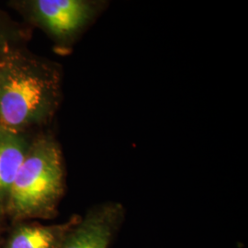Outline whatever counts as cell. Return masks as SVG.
<instances>
[{"label":"cell","instance_id":"cell-5","mask_svg":"<svg viewBox=\"0 0 248 248\" xmlns=\"http://www.w3.org/2000/svg\"><path fill=\"white\" fill-rule=\"evenodd\" d=\"M81 219L73 214L65 222L45 225L32 221L12 222L2 235L0 248H60Z\"/></svg>","mask_w":248,"mask_h":248},{"label":"cell","instance_id":"cell-4","mask_svg":"<svg viewBox=\"0 0 248 248\" xmlns=\"http://www.w3.org/2000/svg\"><path fill=\"white\" fill-rule=\"evenodd\" d=\"M125 217L126 210L120 202L95 204L81 216L60 248H110Z\"/></svg>","mask_w":248,"mask_h":248},{"label":"cell","instance_id":"cell-1","mask_svg":"<svg viewBox=\"0 0 248 248\" xmlns=\"http://www.w3.org/2000/svg\"><path fill=\"white\" fill-rule=\"evenodd\" d=\"M61 66L24 49L0 64V127L31 133L53 121L62 94Z\"/></svg>","mask_w":248,"mask_h":248},{"label":"cell","instance_id":"cell-8","mask_svg":"<svg viewBox=\"0 0 248 248\" xmlns=\"http://www.w3.org/2000/svg\"><path fill=\"white\" fill-rule=\"evenodd\" d=\"M2 235H3V233H2V230H1V223H0V242H1V239H2Z\"/></svg>","mask_w":248,"mask_h":248},{"label":"cell","instance_id":"cell-7","mask_svg":"<svg viewBox=\"0 0 248 248\" xmlns=\"http://www.w3.org/2000/svg\"><path fill=\"white\" fill-rule=\"evenodd\" d=\"M30 37V28L13 20L0 10V64L12 54L24 49Z\"/></svg>","mask_w":248,"mask_h":248},{"label":"cell","instance_id":"cell-3","mask_svg":"<svg viewBox=\"0 0 248 248\" xmlns=\"http://www.w3.org/2000/svg\"><path fill=\"white\" fill-rule=\"evenodd\" d=\"M9 5L43 31L56 53L66 55L109 5L105 0H16Z\"/></svg>","mask_w":248,"mask_h":248},{"label":"cell","instance_id":"cell-6","mask_svg":"<svg viewBox=\"0 0 248 248\" xmlns=\"http://www.w3.org/2000/svg\"><path fill=\"white\" fill-rule=\"evenodd\" d=\"M32 137L31 133L0 127V223L6 220L11 188Z\"/></svg>","mask_w":248,"mask_h":248},{"label":"cell","instance_id":"cell-2","mask_svg":"<svg viewBox=\"0 0 248 248\" xmlns=\"http://www.w3.org/2000/svg\"><path fill=\"white\" fill-rule=\"evenodd\" d=\"M66 172L62 149L49 132L33 135L11 188L6 220H51L57 216L65 192Z\"/></svg>","mask_w":248,"mask_h":248}]
</instances>
